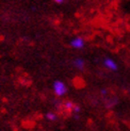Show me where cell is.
<instances>
[{
    "label": "cell",
    "instance_id": "2",
    "mask_svg": "<svg viewBox=\"0 0 130 131\" xmlns=\"http://www.w3.org/2000/svg\"><path fill=\"white\" fill-rule=\"evenodd\" d=\"M69 47L73 49L80 50L85 47V40L82 36H75L74 38H71L69 41Z\"/></svg>",
    "mask_w": 130,
    "mask_h": 131
},
{
    "label": "cell",
    "instance_id": "8",
    "mask_svg": "<svg viewBox=\"0 0 130 131\" xmlns=\"http://www.w3.org/2000/svg\"><path fill=\"white\" fill-rule=\"evenodd\" d=\"M65 2H66L65 0H55V3H57V4H63Z\"/></svg>",
    "mask_w": 130,
    "mask_h": 131
},
{
    "label": "cell",
    "instance_id": "1",
    "mask_svg": "<svg viewBox=\"0 0 130 131\" xmlns=\"http://www.w3.org/2000/svg\"><path fill=\"white\" fill-rule=\"evenodd\" d=\"M52 92L57 97H63L67 94L68 88L62 80H55L52 82Z\"/></svg>",
    "mask_w": 130,
    "mask_h": 131
},
{
    "label": "cell",
    "instance_id": "6",
    "mask_svg": "<svg viewBox=\"0 0 130 131\" xmlns=\"http://www.w3.org/2000/svg\"><path fill=\"white\" fill-rule=\"evenodd\" d=\"M74 106H75V103L73 102V101H70V100H66L64 103H63V107H64V109H66V110H73V108H74Z\"/></svg>",
    "mask_w": 130,
    "mask_h": 131
},
{
    "label": "cell",
    "instance_id": "10",
    "mask_svg": "<svg viewBox=\"0 0 130 131\" xmlns=\"http://www.w3.org/2000/svg\"><path fill=\"white\" fill-rule=\"evenodd\" d=\"M129 93H130V89H129Z\"/></svg>",
    "mask_w": 130,
    "mask_h": 131
},
{
    "label": "cell",
    "instance_id": "9",
    "mask_svg": "<svg viewBox=\"0 0 130 131\" xmlns=\"http://www.w3.org/2000/svg\"><path fill=\"white\" fill-rule=\"evenodd\" d=\"M100 94H101V95H107V94H108V91H107L106 89H103V90L100 91Z\"/></svg>",
    "mask_w": 130,
    "mask_h": 131
},
{
    "label": "cell",
    "instance_id": "7",
    "mask_svg": "<svg viewBox=\"0 0 130 131\" xmlns=\"http://www.w3.org/2000/svg\"><path fill=\"white\" fill-rule=\"evenodd\" d=\"M71 112H73L74 114H79L81 112V107L79 106V104H75L73 110H71Z\"/></svg>",
    "mask_w": 130,
    "mask_h": 131
},
{
    "label": "cell",
    "instance_id": "5",
    "mask_svg": "<svg viewBox=\"0 0 130 131\" xmlns=\"http://www.w3.org/2000/svg\"><path fill=\"white\" fill-rule=\"evenodd\" d=\"M45 118L49 122H56L58 119V115L52 111H48V112L45 113Z\"/></svg>",
    "mask_w": 130,
    "mask_h": 131
},
{
    "label": "cell",
    "instance_id": "4",
    "mask_svg": "<svg viewBox=\"0 0 130 131\" xmlns=\"http://www.w3.org/2000/svg\"><path fill=\"white\" fill-rule=\"evenodd\" d=\"M73 66L78 70L83 71L85 69V61H84L82 58H76L73 61Z\"/></svg>",
    "mask_w": 130,
    "mask_h": 131
},
{
    "label": "cell",
    "instance_id": "3",
    "mask_svg": "<svg viewBox=\"0 0 130 131\" xmlns=\"http://www.w3.org/2000/svg\"><path fill=\"white\" fill-rule=\"evenodd\" d=\"M102 64L107 69L111 70V71H117L118 70V65L113 59L111 58H105L102 60Z\"/></svg>",
    "mask_w": 130,
    "mask_h": 131
}]
</instances>
